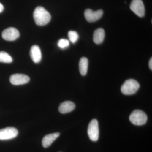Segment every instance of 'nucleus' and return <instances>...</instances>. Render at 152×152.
<instances>
[{"label":"nucleus","instance_id":"nucleus-1","mask_svg":"<svg viewBox=\"0 0 152 152\" xmlns=\"http://www.w3.org/2000/svg\"><path fill=\"white\" fill-rule=\"evenodd\" d=\"M34 18L36 24L39 26H44L48 24L50 21V14L44 7H38L34 12Z\"/></svg>","mask_w":152,"mask_h":152},{"label":"nucleus","instance_id":"nucleus-2","mask_svg":"<svg viewBox=\"0 0 152 152\" xmlns=\"http://www.w3.org/2000/svg\"><path fill=\"white\" fill-rule=\"evenodd\" d=\"M140 87L138 82L134 79H129L124 83L121 87V91L124 94L131 95L135 94Z\"/></svg>","mask_w":152,"mask_h":152},{"label":"nucleus","instance_id":"nucleus-3","mask_svg":"<svg viewBox=\"0 0 152 152\" xmlns=\"http://www.w3.org/2000/svg\"><path fill=\"white\" fill-rule=\"evenodd\" d=\"M129 120L133 124L142 126L146 123L148 117L146 114L143 111L136 110L133 111L130 115Z\"/></svg>","mask_w":152,"mask_h":152},{"label":"nucleus","instance_id":"nucleus-4","mask_svg":"<svg viewBox=\"0 0 152 152\" xmlns=\"http://www.w3.org/2000/svg\"><path fill=\"white\" fill-rule=\"evenodd\" d=\"M88 134L91 140L94 142L98 140L99 138V131L97 120L94 119L90 122L88 126Z\"/></svg>","mask_w":152,"mask_h":152},{"label":"nucleus","instance_id":"nucleus-5","mask_svg":"<svg viewBox=\"0 0 152 152\" xmlns=\"http://www.w3.org/2000/svg\"><path fill=\"white\" fill-rule=\"evenodd\" d=\"M130 8L138 16L142 18L145 16V6L142 0H132Z\"/></svg>","mask_w":152,"mask_h":152},{"label":"nucleus","instance_id":"nucleus-6","mask_svg":"<svg viewBox=\"0 0 152 152\" xmlns=\"http://www.w3.org/2000/svg\"><path fill=\"white\" fill-rule=\"evenodd\" d=\"M18 134V132L16 128L7 127L0 129V140H11L15 138Z\"/></svg>","mask_w":152,"mask_h":152},{"label":"nucleus","instance_id":"nucleus-7","mask_svg":"<svg viewBox=\"0 0 152 152\" xmlns=\"http://www.w3.org/2000/svg\"><path fill=\"white\" fill-rule=\"evenodd\" d=\"M103 15L102 10L94 11L91 9H87L85 11L84 15L87 21L89 23L95 22L99 20Z\"/></svg>","mask_w":152,"mask_h":152},{"label":"nucleus","instance_id":"nucleus-8","mask_svg":"<svg viewBox=\"0 0 152 152\" xmlns=\"http://www.w3.org/2000/svg\"><path fill=\"white\" fill-rule=\"evenodd\" d=\"M2 37L6 41H15L20 37V33L15 28L10 27L4 30Z\"/></svg>","mask_w":152,"mask_h":152},{"label":"nucleus","instance_id":"nucleus-9","mask_svg":"<svg viewBox=\"0 0 152 152\" xmlns=\"http://www.w3.org/2000/svg\"><path fill=\"white\" fill-rule=\"evenodd\" d=\"M10 80L12 84L19 86L27 83L29 82L30 78L24 74H15L10 76Z\"/></svg>","mask_w":152,"mask_h":152},{"label":"nucleus","instance_id":"nucleus-10","mask_svg":"<svg viewBox=\"0 0 152 152\" xmlns=\"http://www.w3.org/2000/svg\"><path fill=\"white\" fill-rule=\"evenodd\" d=\"M30 56L33 61L36 64L39 63L42 60V55L40 49L37 45H34L30 50Z\"/></svg>","mask_w":152,"mask_h":152},{"label":"nucleus","instance_id":"nucleus-11","mask_svg":"<svg viewBox=\"0 0 152 152\" xmlns=\"http://www.w3.org/2000/svg\"><path fill=\"white\" fill-rule=\"evenodd\" d=\"M60 136V133L56 132L49 134L44 137L42 140V145L45 148L50 147Z\"/></svg>","mask_w":152,"mask_h":152},{"label":"nucleus","instance_id":"nucleus-12","mask_svg":"<svg viewBox=\"0 0 152 152\" xmlns=\"http://www.w3.org/2000/svg\"><path fill=\"white\" fill-rule=\"evenodd\" d=\"M75 104L71 101H65L61 104L59 107V111L61 113L66 114L72 111L75 108Z\"/></svg>","mask_w":152,"mask_h":152},{"label":"nucleus","instance_id":"nucleus-13","mask_svg":"<svg viewBox=\"0 0 152 152\" xmlns=\"http://www.w3.org/2000/svg\"><path fill=\"white\" fill-rule=\"evenodd\" d=\"M105 37V32L103 29L99 28L95 30L93 35V40L95 43L99 45L103 42Z\"/></svg>","mask_w":152,"mask_h":152},{"label":"nucleus","instance_id":"nucleus-14","mask_svg":"<svg viewBox=\"0 0 152 152\" xmlns=\"http://www.w3.org/2000/svg\"><path fill=\"white\" fill-rule=\"evenodd\" d=\"M88 66V60L86 57H82L79 62V70L81 75L85 76L86 75Z\"/></svg>","mask_w":152,"mask_h":152},{"label":"nucleus","instance_id":"nucleus-15","mask_svg":"<svg viewBox=\"0 0 152 152\" xmlns=\"http://www.w3.org/2000/svg\"><path fill=\"white\" fill-rule=\"evenodd\" d=\"M12 57L5 52H0V62L11 63L12 62Z\"/></svg>","mask_w":152,"mask_h":152},{"label":"nucleus","instance_id":"nucleus-16","mask_svg":"<svg viewBox=\"0 0 152 152\" xmlns=\"http://www.w3.org/2000/svg\"><path fill=\"white\" fill-rule=\"evenodd\" d=\"M69 40L72 43H75L79 39V35L75 31H70L68 33Z\"/></svg>","mask_w":152,"mask_h":152},{"label":"nucleus","instance_id":"nucleus-17","mask_svg":"<svg viewBox=\"0 0 152 152\" xmlns=\"http://www.w3.org/2000/svg\"><path fill=\"white\" fill-rule=\"evenodd\" d=\"M58 45L60 48L65 49L69 46V42L66 39H61L58 42Z\"/></svg>","mask_w":152,"mask_h":152},{"label":"nucleus","instance_id":"nucleus-18","mask_svg":"<svg viewBox=\"0 0 152 152\" xmlns=\"http://www.w3.org/2000/svg\"><path fill=\"white\" fill-rule=\"evenodd\" d=\"M149 66L150 69L152 70V58L150 59L149 63Z\"/></svg>","mask_w":152,"mask_h":152},{"label":"nucleus","instance_id":"nucleus-19","mask_svg":"<svg viewBox=\"0 0 152 152\" xmlns=\"http://www.w3.org/2000/svg\"><path fill=\"white\" fill-rule=\"evenodd\" d=\"M4 10V6L0 3V13L2 12Z\"/></svg>","mask_w":152,"mask_h":152}]
</instances>
